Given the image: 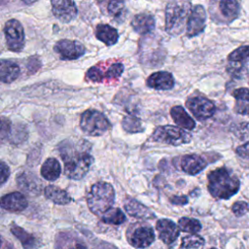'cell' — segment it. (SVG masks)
I'll return each mask as SVG.
<instances>
[{
    "instance_id": "cell-9",
    "label": "cell",
    "mask_w": 249,
    "mask_h": 249,
    "mask_svg": "<svg viewBox=\"0 0 249 249\" xmlns=\"http://www.w3.org/2000/svg\"><path fill=\"white\" fill-rule=\"evenodd\" d=\"M4 35L7 47L12 52H20L24 48V30L21 23L15 19H9L4 26Z\"/></svg>"
},
{
    "instance_id": "cell-41",
    "label": "cell",
    "mask_w": 249,
    "mask_h": 249,
    "mask_svg": "<svg viewBox=\"0 0 249 249\" xmlns=\"http://www.w3.org/2000/svg\"><path fill=\"white\" fill-rule=\"evenodd\" d=\"M170 201L171 203L173 204H180V205H183V204H186L188 203V197L185 196H172L170 198Z\"/></svg>"
},
{
    "instance_id": "cell-5",
    "label": "cell",
    "mask_w": 249,
    "mask_h": 249,
    "mask_svg": "<svg viewBox=\"0 0 249 249\" xmlns=\"http://www.w3.org/2000/svg\"><path fill=\"white\" fill-rule=\"evenodd\" d=\"M80 127L89 136H100L110 128V122L101 112L89 109L81 116Z\"/></svg>"
},
{
    "instance_id": "cell-37",
    "label": "cell",
    "mask_w": 249,
    "mask_h": 249,
    "mask_svg": "<svg viewBox=\"0 0 249 249\" xmlns=\"http://www.w3.org/2000/svg\"><path fill=\"white\" fill-rule=\"evenodd\" d=\"M12 123L5 117L1 118V140L4 142L5 140H9L12 131Z\"/></svg>"
},
{
    "instance_id": "cell-10",
    "label": "cell",
    "mask_w": 249,
    "mask_h": 249,
    "mask_svg": "<svg viewBox=\"0 0 249 249\" xmlns=\"http://www.w3.org/2000/svg\"><path fill=\"white\" fill-rule=\"evenodd\" d=\"M53 51L58 53L59 57L63 60H74L84 55L86 48L78 41L62 39L55 43Z\"/></svg>"
},
{
    "instance_id": "cell-40",
    "label": "cell",
    "mask_w": 249,
    "mask_h": 249,
    "mask_svg": "<svg viewBox=\"0 0 249 249\" xmlns=\"http://www.w3.org/2000/svg\"><path fill=\"white\" fill-rule=\"evenodd\" d=\"M9 176H10V168L4 161H2L1 162V186L6 183Z\"/></svg>"
},
{
    "instance_id": "cell-38",
    "label": "cell",
    "mask_w": 249,
    "mask_h": 249,
    "mask_svg": "<svg viewBox=\"0 0 249 249\" xmlns=\"http://www.w3.org/2000/svg\"><path fill=\"white\" fill-rule=\"evenodd\" d=\"M231 210H232V212H233L234 215H236V216L239 217V216H242V215H244L245 213L248 212V210H249V205H248L247 202H245V201H237V202H235V203L232 205Z\"/></svg>"
},
{
    "instance_id": "cell-42",
    "label": "cell",
    "mask_w": 249,
    "mask_h": 249,
    "mask_svg": "<svg viewBox=\"0 0 249 249\" xmlns=\"http://www.w3.org/2000/svg\"><path fill=\"white\" fill-rule=\"evenodd\" d=\"M24 3H26V4H31V3H33V2H35L36 0H22Z\"/></svg>"
},
{
    "instance_id": "cell-14",
    "label": "cell",
    "mask_w": 249,
    "mask_h": 249,
    "mask_svg": "<svg viewBox=\"0 0 249 249\" xmlns=\"http://www.w3.org/2000/svg\"><path fill=\"white\" fill-rule=\"evenodd\" d=\"M156 229L160 239L166 245L173 243L179 236L180 228L169 219H160L157 221Z\"/></svg>"
},
{
    "instance_id": "cell-4",
    "label": "cell",
    "mask_w": 249,
    "mask_h": 249,
    "mask_svg": "<svg viewBox=\"0 0 249 249\" xmlns=\"http://www.w3.org/2000/svg\"><path fill=\"white\" fill-rule=\"evenodd\" d=\"M115 200V190L107 182L93 184L87 195L89 209L95 215L100 216L112 207Z\"/></svg>"
},
{
    "instance_id": "cell-27",
    "label": "cell",
    "mask_w": 249,
    "mask_h": 249,
    "mask_svg": "<svg viewBox=\"0 0 249 249\" xmlns=\"http://www.w3.org/2000/svg\"><path fill=\"white\" fill-rule=\"evenodd\" d=\"M11 232L20 241L22 247L24 248H34L39 245L38 239L31 233H28L22 228L16 224H12Z\"/></svg>"
},
{
    "instance_id": "cell-21",
    "label": "cell",
    "mask_w": 249,
    "mask_h": 249,
    "mask_svg": "<svg viewBox=\"0 0 249 249\" xmlns=\"http://www.w3.org/2000/svg\"><path fill=\"white\" fill-rule=\"evenodd\" d=\"M20 74L19 66L11 60L2 59L0 66V79L4 84H10L16 81Z\"/></svg>"
},
{
    "instance_id": "cell-26",
    "label": "cell",
    "mask_w": 249,
    "mask_h": 249,
    "mask_svg": "<svg viewBox=\"0 0 249 249\" xmlns=\"http://www.w3.org/2000/svg\"><path fill=\"white\" fill-rule=\"evenodd\" d=\"M235 98L234 111L237 114L249 115V89L240 88L232 92Z\"/></svg>"
},
{
    "instance_id": "cell-35",
    "label": "cell",
    "mask_w": 249,
    "mask_h": 249,
    "mask_svg": "<svg viewBox=\"0 0 249 249\" xmlns=\"http://www.w3.org/2000/svg\"><path fill=\"white\" fill-rule=\"evenodd\" d=\"M124 71V65L120 62L113 63L104 74V78L106 79H117L119 78Z\"/></svg>"
},
{
    "instance_id": "cell-23",
    "label": "cell",
    "mask_w": 249,
    "mask_h": 249,
    "mask_svg": "<svg viewBox=\"0 0 249 249\" xmlns=\"http://www.w3.org/2000/svg\"><path fill=\"white\" fill-rule=\"evenodd\" d=\"M95 37L106 46H113L119 39V33L109 24H98L95 28Z\"/></svg>"
},
{
    "instance_id": "cell-8",
    "label": "cell",
    "mask_w": 249,
    "mask_h": 249,
    "mask_svg": "<svg viewBox=\"0 0 249 249\" xmlns=\"http://www.w3.org/2000/svg\"><path fill=\"white\" fill-rule=\"evenodd\" d=\"M126 237L131 246L135 248H146L154 242L155 231L150 225L134 223L128 227Z\"/></svg>"
},
{
    "instance_id": "cell-29",
    "label": "cell",
    "mask_w": 249,
    "mask_h": 249,
    "mask_svg": "<svg viewBox=\"0 0 249 249\" xmlns=\"http://www.w3.org/2000/svg\"><path fill=\"white\" fill-rule=\"evenodd\" d=\"M122 126L124 130L128 133H137L144 130L141 120L133 115L124 116L122 120Z\"/></svg>"
},
{
    "instance_id": "cell-33",
    "label": "cell",
    "mask_w": 249,
    "mask_h": 249,
    "mask_svg": "<svg viewBox=\"0 0 249 249\" xmlns=\"http://www.w3.org/2000/svg\"><path fill=\"white\" fill-rule=\"evenodd\" d=\"M247 58H249V46H241L228 56V59L231 62H241Z\"/></svg>"
},
{
    "instance_id": "cell-17",
    "label": "cell",
    "mask_w": 249,
    "mask_h": 249,
    "mask_svg": "<svg viewBox=\"0 0 249 249\" xmlns=\"http://www.w3.org/2000/svg\"><path fill=\"white\" fill-rule=\"evenodd\" d=\"M124 206L126 213L131 217L144 220L156 218L155 213L150 208H148L147 206H145L144 204H142L141 202L134 198L127 197L124 203Z\"/></svg>"
},
{
    "instance_id": "cell-2",
    "label": "cell",
    "mask_w": 249,
    "mask_h": 249,
    "mask_svg": "<svg viewBox=\"0 0 249 249\" xmlns=\"http://www.w3.org/2000/svg\"><path fill=\"white\" fill-rule=\"evenodd\" d=\"M208 191L216 198L228 199L239 189V180L235 174L226 167L212 170L207 175Z\"/></svg>"
},
{
    "instance_id": "cell-3",
    "label": "cell",
    "mask_w": 249,
    "mask_h": 249,
    "mask_svg": "<svg viewBox=\"0 0 249 249\" xmlns=\"http://www.w3.org/2000/svg\"><path fill=\"white\" fill-rule=\"evenodd\" d=\"M192 4L190 0H169L165 7V31L172 36L183 32L189 16Z\"/></svg>"
},
{
    "instance_id": "cell-12",
    "label": "cell",
    "mask_w": 249,
    "mask_h": 249,
    "mask_svg": "<svg viewBox=\"0 0 249 249\" xmlns=\"http://www.w3.org/2000/svg\"><path fill=\"white\" fill-rule=\"evenodd\" d=\"M52 12L61 22L72 21L78 14L77 7L72 0H51Z\"/></svg>"
},
{
    "instance_id": "cell-32",
    "label": "cell",
    "mask_w": 249,
    "mask_h": 249,
    "mask_svg": "<svg viewBox=\"0 0 249 249\" xmlns=\"http://www.w3.org/2000/svg\"><path fill=\"white\" fill-rule=\"evenodd\" d=\"M203 245L204 239L201 236L196 233H191L182 238L180 248H201Z\"/></svg>"
},
{
    "instance_id": "cell-30",
    "label": "cell",
    "mask_w": 249,
    "mask_h": 249,
    "mask_svg": "<svg viewBox=\"0 0 249 249\" xmlns=\"http://www.w3.org/2000/svg\"><path fill=\"white\" fill-rule=\"evenodd\" d=\"M178 226L182 231L189 233H197L201 230V224L199 221L189 217L180 218L178 221Z\"/></svg>"
},
{
    "instance_id": "cell-28",
    "label": "cell",
    "mask_w": 249,
    "mask_h": 249,
    "mask_svg": "<svg viewBox=\"0 0 249 249\" xmlns=\"http://www.w3.org/2000/svg\"><path fill=\"white\" fill-rule=\"evenodd\" d=\"M125 221V215L120 208H109L101 216V222L109 225H121Z\"/></svg>"
},
{
    "instance_id": "cell-7",
    "label": "cell",
    "mask_w": 249,
    "mask_h": 249,
    "mask_svg": "<svg viewBox=\"0 0 249 249\" xmlns=\"http://www.w3.org/2000/svg\"><path fill=\"white\" fill-rule=\"evenodd\" d=\"M191 138V134L184 130L183 127L181 128V126L179 127L170 124L158 126L152 134V139L154 141L172 146H179L189 143Z\"/></svg>"
},
{
    "instance_id": "cell-1",
    "label": "cell",
    "mask_w": 249,
    "mask_h": 249,
    "mask_svg": "<svg viewBox=\"0 0 249 249\" xmlns=\"http://www.w3.org/2000/svg\"><path fill=\"white\" fill-rule=\"evenodd\" d=\"M57 149L64 163L65 175L73 180L84 178L94 160L90 154L91 145L84 139H66L59 143Z\"/></svg>"
},
{
    "instance_id": "cell-18",
    "label": "cell",
    "mask_w": 249,
    "mask_h": 249,
    "mask_svg": "<svg viewBox=\"0 0 249 249\" xmlns=\"http://www.w3.org/2000/svg\"><path fill=\"white\" fill-rule=\"evenodd\" d=\"M206 160L198 155H186L182 157L180 160L181 169L189 175L199 173L206 167Z\"/></svg>"
},
{
    "instance_id": "cell-16",
    "label": "cell",
    "mask_w": 249,
    "mask_h": 249,
    "mask_svg": "<svg viewBox=\"0 0 249 249\" xmlns=\"http://www.w3.org/2000/svg\"><path fill=\"white\" fill-rule=\"evenodd\" d=\"M27 205L26 197L19 192H13L1 197V207L10 212H20Z\"/></svg>"
},
{
    "instance_id": "cell-39",
    "label": "cell",
    "mask_w": 249,
    "mask_h": 249,
    "mask_svg": "<svg viewBox=\"0 0 249 249\" xmlns=\"http://www.w3.org/2000/svg\"><path fill=\"white\" fill-rule=\"evenodd\" d=\"M236 154L243 159H249V141L241 146H238L236 149Z\"/></svg>"
},
{
    "instance_id": "cell-36",
    "label": "cell",
    "mask_w": 249,
    "mask_h": 249,
    "mask_svg": "<svg viewBox=\"0 0 249 249\" xmlns=\"http://www.w3.org/2000/svg\"><path fill=\"white\" fill-rule=\"evenodd\" d=\"M86 77L88 80H89L91 82L98 83L103 80V73L98 66H92L87 71Z\"/></svg>"
},
{
    "instance_id": "cell-15",
    "label": "cell",
    "mask_w": 249,
    "mask_h": 249,
    "mask_svg": "<svg viewBox=\"0 0 249 249\" xmlns=\"http://www.w3.org/2000/svg\"><path fill=\"white\" fill-rule=\"evenodd\" d=\"M174 78L170 72L166 71H158L151 74L146 84L149 88L158 89V90H168L171 89L174 86Z\"/></svg>"
},
{
    "instance_id": "cell-11",
    "label": "cell",
    "mask_w": 249,
    "mask_h": 249,
    "mask_svg": "<svg viewBox=\"0 0 249 249\" xmlns=\"http://www.w3.org/2000/svg\"><path fill=\"white\" fill-rule=\"evenodd\" d=\"M188 109L197 120H206L215 113V105L203 96H193L186 101Z\"/></svg>"
},
{
    "instance_id": "cell-13",
    "label": "cell",
    "mask_w": 249,
    "mask_h": 249,
    "mask_svg": "<svg viewBox=\"0 0 249 249\" xmlns=\"http://www.w3.org/2000/svg\"><path fill=\"white\" fill-rule=\"evenodd\" d=\"M206 21V12L201 5H196L191 12L187 25L186 33L188 37H194L198 35L204 30Z\"/></svg>"
},
{
    "instance_id": "cell-20",
    "label": "cell",
    "mask_w": 249,
    "mask_h": 249,
    "mask_svg": "<svg viewBox=\"0 0 249 249\" xmlns=\"http://www.w3.org/2000/svg\"><path fill=\"white\" fill-rule=\"evenodd\" d=\"M170 115L173 121L184 129L193 130L196 127V123L194 119L186 112V110L182 106H173L170 109Z\"/></svg>"
},
{
    "instance_id": "cell-22",
    "label": "cell",
    "mask_w": 249,
    "mask_h": 249,
    "mask_svg": "<svg viewBox=\"0 0 249 249\" xmlns=\"http://www.w3.org/2000/svg\"><path fill=\"white\" fill-rule=\"evenodd\" d=\"M17 181L20 190L27 194L37 195L41 191V183L33 174L22 172L18 176Z\"/></svg>"
},
{
    "instance_id": "cell-6",
    "label": "cell",
    "mask_w": 249,
    "mask_h": 249,
    "mask_svg": "<svg viewBox=\"0 0 249 249\" xmlns=\"http://www.w3.org/2000/svg\"><path fill=\"white\" fill-rule=\"evenodd\" d=\"M209 12L217 22H231L239 16L240 0H210Z\"/></svg>"
},
{
    "instance_id": "cell-19",
    "label": "cell",
    "mask_w": 249,
    "mask_h": 249,
    "mask_svg": "<svg viewBox=\"0 0 249 249\" xmlns=\"http://www.w3.org/2000/svg\"><path fill=\"white\" fill-rule=\"evenodd\" d=\"M131 26L138 34L145 35L155 28V18L150 14L141 13L134 16L131 20Z\"/></svg>"
},
{
    "instance_id": "cell-34",
    "label": "cell",
    "mask_w": 249,
    "mask_h": 249,
    "mask_svg": "<svg viewBox=\"0 0 249 249\" xmlns=\"http://www.w3.org/2000/svg\"><path fill=\"white\" fill-rule=\"evenodd\" d=\"M27 137V130L25 129L24 125H16L15 127L12 126L11 135L9 137V140L14 144H18L19 142H22Z\"/></svg>"
},
{
    "instance_id": "cell-24",
    "label": "cell",
    "mask_w": 249,
    "mask_h": 249,
    "mask_svg": "<svg viewBox=\"0 0 249 249\" xmlns=\"http://www.w3.org/2000/svg\"><path fill=\"white\" fill-rule=\"evenodd\" d=\"M44 194L48 199L52 200L55 204L65 205L72 201L71 196L68 195L66 191L53 185L47 186L44 190Z\"/></svg>"
},
{
    "instance_id": "cell-25",
    "label": "cell",
    "mask_w": 249,
    "mask_h": 249,
    "mask_svg": "<svg viewBox=\"0 0 249 249\" xmlns=\"http://www.w3.org/2000/svg\"><path fill=\"white\" fill-rule=\"evenodd\" d=\"M41 175L48 181L56 180L61 173V166L58 160L54 158L47 159L41 166Z\"/></svg>"
},
{
    "instance_id": "cell-31",
    "label": "cell",
    "mask_w": 249,
    "mask_h": 249,
    "mask_svg": "<svg viewBox=\"0 0 249 249\" xmlns=\"http://www.w3.org/2000/svg\"><path fill=\"white\" fill-rule=\"evenodd\" d=\"M107 9L109 14L116 19L122 18L125 13V5L124 0H110Z\"/></svg>"
}]
</instances>
